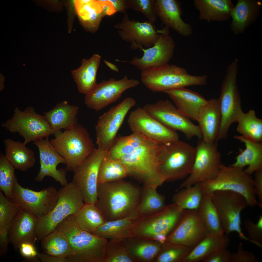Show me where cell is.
Instances as JSON below:
<instances>
[{
  "label": "cell",
  "mask_w": 262,
  "mask_h": 262,
  "mask_svg": "<svg viewBox=\"0 0 262 262\" xmlns=\"http://www.w3.org/2000/svg\"><path fill=\"white\" fill-rule=\"evenodd\" d=\"M78 110V106L70 105L65 101L45 112L44 116L54 133L61 129L69 130L77 124Z\"/></svg>",
  "instance_id": "f1b7e54d"
},
{
  "label": "cell",
  "mask_w": 262,
  "mask_h": 262,
  "mask_svg": "<svg viewBox=\"0 0 262 262\" xmlns=\"http://www.w3.org/2000/svg\"><path fill=\"white\" fill-rule=\"evenodd\" d=\"M105 64L111 70L116 72L118 71V69L116 66L108 61L106 60H104Z\"/></svg>",
  "instance_id": "91938a15"
},
{
  "label": "cell",
  "mask_w": 262,
  "mask_h": 262,
  "mask_svg": "<svg viewBox=\"0 0 262 262\" xmlns=\"http://www.w3.org/2000/svg\"><path fill=\"white\" fill-rule=\"evenodd\" d=\"M54 134L50 144L65 160L67 171L74 172L95 148L89 132L80 125Z\"/></svg>",
  "instance_id": "277c9868"
},
{
  "label": "cell",
  "mask_w": 262,
  "mask_h": 262,
  "mask_svg": "<svg viewBox=\"0 0 262 262\" xmlns=\"http://www.w3.org/2000/svg\"><path fill=\"white\" fill-rule=\"evenodd\" d=\"M37 257L42 262H68L66 258L56 257L44 253H38Z\"/></svg>",
  "instance_id": "9f6ffc18"
},
{
  "label": "cell",
  "mask_w": 262,
  "mask_h": 262,
  "mask_svg": "<svg viewBox=\"0 0 262 262\" xmlns=\"http://www.w3.org/2000/svg\"><path fill=\"white\" fill-rule=\"evenodd\" d=\"M128 176L126 167L120 160L112 159L106 154L99 167L98 185L121 180Z\"/></svg>",
  "instance_id": "8d00e7d4"
},
{
  "label": "cell",
  "mask_w": 262,
  "mask_h": 262,
  "mask_svg": "<svg viewBox=\"0 0 262 262\" xmlns=\"http://www.w3.org/2000/svg\"><path fill=\"white\" fill-rule=\"evenodd\" d=\"M1 126L11 132L18 133L24 139L25 145L54 133L44 116L37 113L31 106L24 111L16 106L12 117Z\"/></svg>",
  "instance_id": "30bf717a"
},
{
  "label": "cell",
  "mask_w": 262,
  "mask_h": 262,
  "mask_svg": "<svg viewBox=\"0 0 262 262\" xmlns=\"http://www.w3.org/2000/svg\"><path fill=\"white\" fill-rule=\"evenodd\" d=\"M167 28L160 34L158 39L152 47L140 50L143 55L140 58L136 57L130 61L117 60V61L128 62L142 71L151 67L163 66L167 64L172 57L175 47L173 38L169 35Z\"/></svg>",
  "instance_id": "ffe728a7"
},
{
  "label": "cell",
  "mask_w": 262,
  "mask_h": 262,
  "mask_svg": "<svg viewBox=\"0 0 262 262\" xmlns=\"http://www.w3.org/2000/svg\"><path fill=\"white\" fill-rule=\"evenodd\" d=\"M254 189L257 197L259 206L262 207V169L255 172Z\"/></svg>",
  "instance_id": "db71d44e"
},
{
  "label": "cell",
  "mask_w": 262,
  "mask_h": 262,
  "mask_svg": "<svg viewBox=\"0 0 262 262\" xmlns=\"http://www.w3.org/2000/svg\"><path fill=\"white\" fill-rule=\"evenodd\" d=\"M37 218L21 208L14 220L8 234L9 242L16 250L21 245L28 243L34 245L35 230Z\"/></svg>",
  "instance_id": "cb8c5ba5"
},
{
  "label": "cell",
  "mask_w": 262,
  "mask_h": 262,
  "mask_svg": "<svg viewBox=\"0 0 262 262\" xmlns=\"http://www.w3.org/2000/svg\"><path fill=\"white\" fill-rule=\"evenodd\" d=\"M139 84L138 80L129 79L126 76L118 80L113 78L103 80L85 95V104L89 108L96 111L102 110L116 101L125 90Z\"/></svg>",
  "instance_id": "ac0fdd59"
},
{
  "label": "cell",
  "mask_w": 262,
  "mask_h": 262,
  "mask_svg": "<svg viewBox=\"0 0 262 262\" xmlns=\"http://www.w3.org/2000/svg\"><path fill=\"white\" fill-rule=\"evenodd\" d=\"M191 172L178 189L212 179L217 174L221 163V154L217 142L209 143L198 139Z\"/></svg>",
  "instance_id": "7c38bea8"
},
{
  "label": "cell",
  "mask_w": 262,
  "mask_h": 262,
  "mask_svg": "<svg viewBox=\"0 0 262 262\" xmlns=\"http://www.w3.org/2000/svg\"><path fill=\"white\" fill-rule=\"evenodd\" d=\"M219 213L224 233L228 235L237 232L241 239L250 242L242 232L241 213L248 206L245 197L234 191H217L210 195Z\"/></svg>",
  "instance_id": "8fae6325"
},
{
  "label": "cell",
  "mask_w": 262,
  "mask_h": 262,
  "mask_svg": "<svg viewBox=\"0 0 262 262\" xmlns=\"http://www.w3.org/2000/svg\"><path fill=\"white\" fill-rule=\"evenodd\" d=\"M168 249L159 257L160 262H183L184 261L193 248L179 245L172 244Z\"/></svg>",
  "instance_id": "c3c4849f"
},
{
  "label": "cell",
  "mask_w": 262,
  "mask_h": 262,
  "mask_svg": "<svg viewBox=\"0 0 262 262\" xmlns=\"http://www.w3.org/2000/svg\"><path fill=\"white\" fill-rule=\"evenodd\" d=\"M178 110L189 118L196 121L200 108L208 100L197 92L181 88L166 91Z\"/></svg>",
  "instance_id": "d4e9b609"
},
{
  "label": "cell",
  "mask_w": 262,
  "mask_h": 262,
  "mask_svg": "<svg viewBox=\"0 0 262 262\" xmlns=\"http://www.w3.org/2000/svg\"><path fill=\"white\" fill-rule=\"evenodd\" d=\"M146 137L143 134L134 133L127 136H120L117 137L114 145L107 151L106 155L112 159H119L140 145Z\"/></svg>",
  "instance_id": "7bdbcfd3"
},
{
  "label": "cell",
  "mask_w": 262,
  "mask_h": 262,
  "mask_svg": "<svg viewBox=\"0 0 262 262\" xmlns=\"http://www.w3.org/2000/svg\"><path fill=\"white\" fill-rule=\"evenodd\" d=\"M136 103L134 98L127 97L99 117L95 127L98 148L107 151L114 145L126 115Z\"/></svg>",
  "instance_id": "5bb4252c"
},
{
  "label": "cell",
  "mask_w": 262,
  "mask_h": 262,
  "mask_svg": "<svg viewBox=\"0 0 262 262\" xmlns=\"http://www.w3.org/2000/svg\"><path fill=\"white\" fill-rule=\"evenodd\" d=\"M237 61L234 60L229 65L222 85L218 99L221 121L216 141L226 139L229 129L233 123L237 122L243 112L241 100L237 84Z\"/></svg>",
  "instance_id": "9c48e42d"
},
{
  "label": "cell",
  "mask_w": 262,
  "mask_h": 262,
  "mask_svg": "<svg viewBox=\"0 0 262 262\" xmlns=\"http://www.w3.org/2000/svg\"><path fill=\"white\" fill-rule=\"evenodd\" d=\"M66 237L70 246L68 262H104L107 239L81 229L75 215H70L57 226L55 230Z\"/></svg>",
  "instance_id": "7a4b0ae2"
},
{
  "label": "cell",
  "mask_w": 262,
  "mask_h": 262,
  "mask_svg": "<svg viewBox=\"0 0 262 262\" xmlns=\"http://www.w3.org/2000/svg\"><path fill=\"white\" fill-rule=\"evenodd\" d=\"M179 190L173 196V203L184 210L197 209L203 196L200 183Z\"/></svg>",
  "instance_id": "ab89813d"
},
{
  "label": "cell",
  "mask_w": 262,
  "mask_h": 262,
  "mask_svg": "<svg viewBox=\"0 0 262 262\" xmlns=\"http://www.w3.org/2000/svg\"><path fill=\"white\" fill-rule=\"evenodd\" d=\"M21 254L26 258L37 257L38 253L36 250L34 245L30 243L22 244L19 248Z\"/></svg>",
  "instance_id": "11a10c76"
},
{
  "label": "cell",
  "mask_w": 262,
  "mask_h": 262,
  "mask_svg": "<svg viewBox=\"0 0 262 262\" xmlns=\"http://www.w3.org/2000/svg\"><path fill=\"white\" fill-rule=\"evenodd\" d=\"M102 8V14L111 15L116 11L112 3L109 0H99Z\"/></svg>",
  "instance_id": "6f0895ef"
},
{
  "label": "cell",
  "mask_w": 262,
  "mask_h": 262,
  "mask_svg": "<svg viewBox=\"0 0 262 262\" xmlns=\"http://www.w3.org/2000/svg\"><path fill=\"white\" fill-rule=\"evenodd\" d=\"M197 209L210 235L219 236L224 235L219 213L210 196L203 194Z\"/></svg>",
  "instance_id": "836d02e7"
},
{
  "label": "cell",
  "mask_w": 262,
  "mask_h": 262,
  "mask_svg": "<svg viewBox=\"0 0 262 262\" xmlns=\"http://www.w3.org/2000/svg\"><path fill=\"white\" fill-rule=\"evenodd\" d=\"M133 260L126 247L124 239L115 238L108 241L104 262H131Z\"/></svg>",
  "instance_id": "bcb514c9"
},
{
  "label": "cell",
  "mask_w": 262,
  "mask_h": 262,
  "mask_svg": "<svg viewBox=\"0 0 262 262\" xmlns=\"http://www.w3.org/2000/svg\"><path fill=\"white\" fill-rule=\"evenodd\" d=\"M24 262H40L41 261L38 258V257L32 258H26L23 261Z\"/></svg>",
  "instance_id": "6125c7cd"
},
{
  "label": "cell",
  "mask_w": 262,
  "mask_h": 262,
  "mask_svg": "<svg viewBox=\"0 0 262 262\" xmlns=\"http://www.w3.org/2000/svg\"><path fill=\"white\" fill-rule=\"evenodd\" d=\"M139 216L136 210L124 218L106 221L98 227L93 234L107 239H124L128 237L130 228Z\"/></svg>",
  "instance_id": "1f68e13d"
},
{
  "label": "cell",
  "mask_w": 262,
  "mask_h": 262,
  "mask_svg": "<svg viewBox=\"0 0 262 262\" xmlns=\"http://www.w3.org/2000/svg\"><path fill=\"white\" fill-rule=\"evenodd\" d=\"M234 138L244 143L246 147L244 150H240L248 166L244 172L251 175L262 169V142H256L242 135L234 136Z\"/></svg>",
  "instance_id": "74e56055"
},
{
  "label": "cell",
  "mask_w": 262,
  "mask_h": 262,
  "mask_svg": "<svg viewBox=\"0 0 262 262\" xmlns=\"http://www.w3.org/2000/svg\"><path fill=\"white\" fill-rule=\"evenodd\" d=\"M256 256L252 252L245 250L242 244L239 243L237 252L231 254L229 262H257Z\"/></svg>",
  "instance_id": "816d5d0a"
},
{
  "label": "cell",
  "mask_w": 262,
  "mask_h": 262,
  "mask_svg": "<svg viewBox=\"0 0 262 262\" xmlns=\"http://www.w3.org/2000/svg\"><path fill=\"white\" fill-rule=\"evenodd\" d=\"M194 4L199 12L200 20L221 21L227 19L233 8L229 0H194Z\"/></svg>",
  "instance_id": "f546056e"
},
{
  "label": "cell",
  "mask_w": 262,
  "mask_h": 262,
  "mask_svg": "<svg viewBox=\"0 0 262 262\" xmlns=\"http://www.w3.org/2000/svg\"><path fill=\"white\" fill-rule=\"evenodd\" d=\"M101 60V57L99 55L94 54L89 59H82L80 66L71 71L72 76L80 93L85 95L98 84L96 76Z\"/></svg>",
  "instance_id": "484cf974"
},
{
  "label": "cell",
  "mask_w": 262,
  "mask_h": 262,
  "mask_svg": "<svg viewBox=\"0 0 262 262\" xmlns=\"http://www.w3.org/2000/svg\"><path fill=\"white\" fill-rule=\"evenodd\" d=\"M237 122V131L242 136L256 142H262V120L256 117L254 110L243 112Z\"/></svg>",
  "instance_id": "d590c367"
},
{
  "label": "cell",
  "mask_w": 262,
  "mask_h": 262,
  "mask_svg": "<svg viewBox=\"0 0 262 262\" xmlns=\"http://www.w3.org/2000/svg\"><path fill=\"white\" fill-rule=\"evenodd\" d=\"M161 144L147 137L139 146L118 159L128 176L142 181L144 186L156 188L165 181L158 159Z\"/></svg>",
  "instance_id": "3957f363"
},
{
  "label": "cell",
  "mask_w": 262,
  "mask_h": 262,
  "mask_svg": "<svg viewBox=\"0 0 262 262\" xmlns=\"http://www.w3.org/2000/svg\"><path fill=\"white\" fill-rule=\"evenodd\" d=\"M196 152V147L179 140L161 144L158 159L161 173L166 181L188 176L192 170Z\"/></svg>",
  "instance_id": "8992f818"
},
{
  "label": "cell",
  "mask_w": 262,
  "mask_h": 262,
  "mask_svg": "<svg viewBox=\"0 0 262 262\" xmlns=\"http://www.w3.org/2000/svg\"><path fill=\"white\" fill-rule=\"evenodd\" d=\"M185 210L174 203L165 207L162 215L143 228V234L154 237L158 234L166 235L179 222Z\"/></svg>",
  "instance_id": "83f0119b"
},
{
  "label": "cell",
  "mask_w": 262,
  "mask_h": 262,
  "mask_svg": "<svg viewBox=\"0 0 262 262\" xmlns=\"http://www.w3.org/2000/svg\"><path fill=\"white\" fill-rule=\"evenodd\" d=\"M47 152L49 166L54 175L53 179L63 187L66 185L68 183L66 177L67 171L66 169H57V166L59 164L66 165L65 160L52 147L50 141L48 145Z\"/></svg>",
  "instance_id": "7dc6e473"
},
{
  "label": "cell",
  "mask_w": 262,
  "mask_h": 262,
  "mask_svg": "<svg viewBox=\"0 0 262 262\" xmlns=\"http://www.w3.org/2000/svg\"><path fill=\"white\" fill-rule=\"evenodd\" d=\"M107 152L95 148L73 172L72 182L80 190L85 204L97 201L99 168Z\"/></svg>",
  "instance_id": "2e32d148"
},
{
  "label": "cell",
  "mask_w": 262,
  "mask_h": 262,
  "mask_svg": "<svg viewBox=\"0 0 262 262\" xmlns=\"http://www.w3.org/2000/svg\"><path fill=\"white\" fill-rule=\"evenodd\" d=\"M150 115L163 124L174 131L182 132L186 138H202L199 125L180 113L168 99L160 100L153 104L145 105L143 107Z\"/></svg>",
  "instance_id": "9a60e30c"
},
{
  "label": "cell",
  "mask_w": 262,
  "mask_h": 262,
  "mask_svg": "<svg viewBox=\"0 0 262 262\" xmlns=\"http://www.w3.org/2000/svg\"><path fill=\"white\" fill-rule=\"evenodd\" d=\"M245 227L248 233L250 242L260 247H262V216L260 215L256 224L249 219L244 222Z\"/></svg>",
  "instance_id": "f907efd6"
},
{
  "label": "cell",
  "mask_w": 262,
  "mask_h": 262,
  "mask_svg": "<svg viewBox=\"0 0 262 262\" xmlns=\"http://www.w3.org/2000/svg\"><path fill=\"white\" fill-rule=\"evenodd\" d=\"M178 224L168 238V244L194 248L209 235L198 209L185 210Z\"/></svg>",
  "instance_id": "d6986e66"
},
{
  "label": "cell",
  "mask_w": 262,
  "mask_h": 262,
  "mask_svg": "<svg viewBox=\"0 0 262 262\" xmlns=\"http://www.w3.org/2000/svg\"><path fill=\"white\" fill-rule=\"evenodd\" d=\"M181 6L177 0H155L156 15L165 26L187 37L192 34L193 30L191 25L184 22L181 17Z\"/></svg>",
  "instance_id": "7402d4cb"
},
{
  "label": "cell",
  "mask_w": 262,
  "mask_h": 262,
  "mask_svg": "<svg viewBox=\"0 0 262 262\" xmlns=\"http://www.w3.org/2000/svg\"><path fill=\"white\" fill-rule=\"evenodd\" d=\"M58 191V200L54 208L37 219L35 230L37 240L41 241L55 230L57 226L68 216L77 215L84 205L81 192L72 182Z\"/></svg>",
  "instance_id": "5b68a950"
},
{
  "label": "cell",
  "mask_w": 262,
  "mask_h": 262,
  "mask_svg": "<svg viewBox=\"0 0 262 262\" xmlns=\"http://www.w3.org/2000/svg\"><path fill=\"white\" fill-rule=\"evenodd\" d=\"M166 235L160 234L157 235L154 237L156 239L162 243H164L166 240Z\"/></svg>",
  "instance_id": "94428289"
},
{
  "label": "cell",
  "mask_w": 262,
  "mask_h": 262,
  "mask_svg": "<svg viewBox=\"0 0 262 262\" xmlns=\"http://www.w3.org/2000/svg\"><path fill=\"white\" fill-rule=\"evenodd\" d=\"M141 78L143 84L151 90L164 92L188 86L204 85L207 79L206 75H190L183 68L168 64L142 71Z\"/></svg>",
  "instance_id": "ba28073f"
},
{
  "label": "cell",
  "mask_w": 262,
  "mask_h": 262,
  "mask_svg": "<svg viewBox=\"0 0 262 262\" xmlns=\"http://www.w3.org/2000/svg\"><path fill=\"white\" fill-rule=\"evenodd\" d=\"M41 246L44 254L66 258L69 255L70 246L68 241L62 232L55 230L41 240Z\"/></svg>",
  "instance_id": "f35d334b"
},
{
  "label": "cell",
  "mask_w": 262,
  "mask_h": 262,
  "mask_svg": "<svg viewBox=\"0 0 262 262\" xmlns=\"http://www.w3.org/2000/svg\"><path fill=\"white\" fill-rule=\"evenodd\" d=\"M138 187L123 180L98 185L95 204L106 221L117 220L129 215L136 209L140 199Z\"/></svg>",
  "instance_id": "6da1fadb"
},
{
  "label": "cell",
  "mask_w": 262,
  "mask_h": 262,
  "mask_svg": "<svg viewBox=\"0 0 262 262\" xmlns=\"http://www.w3.org/2000/svg\"><path fill=\"white\" fill-rule=\"evenodd\" d=\"M229 240L226 236H219L209 235L194 247L185 258L183 262H197L217 250L227 248Z\"/></svg>",
  "instance_id": "d6a6232c"
},
{
  "label": "cell",
  "mask_w": 262,
  "mask_h": 262,
  "mask_svg": "<svg viewBox=\"0 0 262 262\" xmlns=\"http://www.w3.org/2000/svg\"><path fill=\"white\" fill-rule=\"evenodd\" d=\"M129 3L133 8L144 15L147 20L153 23L156 21L155 0H135L130 1Z\"/></svg>",
  "instance_id": "681fc988"
},
{
  "label": "cell",
  "mask_w": 262,
  "mask_h": 262,
  "mask_svg": "<svg viewBox=\"0 0 262 262\" xmlns=\"http://www.w3.org/2000/svg\"><path fill=\"white\" fill-rule=\"evenodd\" d=\"M11 201L38 218L50 212L58 200L59 191L53 186L36 191L22 186L16 178L12 189Z\"/></svg>",
  "instance_id": "4fadbf2b"
},
{
  "label": "cell",
  "mask_w": 262,
  "mask_h": 262,
  "mask_svg": "<svg viewBox=\"0 0 262 262\" xmlns=\"http://www.w3.org/2000/svg\"><path fill=\"white\" fill-rule=\"evenodd\" d=\"M74 3L78 15L85 24L90 27L97 25L102 14L99 0H76Z\"/></svg>",
  "instance_id": "b9f144b4"
},
{
  "label": "cell",
  "mask_w": 262,
  "mask_h": 262,
  "mask_svg": "<svg viewBox=\"0 0 262 262\" xmlns=\"http://www.w3.org/2000/svg\"><path fill=\"white\" fill-rule=\"evenodd\" d=\"M113 4L116 11L123 10L126 8L125 2L124 1L117 0H109Z\"/></svg>",
  "instance_id": "680465c9"
},
{
  "label": "cell",
  "mask_w": 262,
  "mask_h": 262,
  "mask_svg": "<svg viewBox=\"0 0 262 262\" xmlns=\"http://www.w3.org/2000/svg\"><path fill=\"white\" fill-rule=\"evenodd\" d=\"M4 142L5 156L15 169L25 172L34 166L36 162L35 153L23 142L7 139Z\"/></svg>",
  "instance_id": "4316f807"
},
{
  "label": "cell",
  "mask_w": 262,
  "mask_h": 262,
  "mask_svg": "<svg viewBox=\"0 0 262 262\" xmlns=\"http://www.w3.org/2000/svg\"><path fill=\"white\" fill-rule=\"evenodd\" d=\"M123 36L126 41L131 42L134 49L153 46L164 31L156 29L154 23L147 20L143 22L130 20L127 16L123 25Z\"/></svg>",
  "instance_id": "44dd1931"
},
{
  "label": "cell",
  "mask_w": 262,
  "mask_h": 262,
  "mask_svg": "<svg viewBox=\"0 0 262 262\" xmlns=\"http://www.w3.org/2000/svg\"><path fill=\"white\" fill-rule=\"evenodd\" d=\"M227 248L215 251L202 261L203 262H229L230 253Z\"/></svg>",
  "instance_id": "f5cc1de1"
},
{
  "label": "cell",
  "mask_w": 262,
  "mask_h": 262,
  "mask_svg": "<svg viewBox=\"0 0 262 262\" xmlns=\"http://www.w3.org/2000/svg\"><path fill=\"white\" fill-rule=\"evenodd\" d=\"M15 169L8 161L5 155L0 153V190L5 196L11 201L12 189L16 178L14 173Z\"/></svg>",
  "instance_id": "f6af8a7d"
},
{
  "label": "cell",
  "mask_w": 262,
  "mask_h": 262,
  "mask_svg": "<svg viewBox=\"0 0 262 262\" xmlns=\"http://www.w3.org/2000/svg\"><path fill=\"white\" fill-rule=\"evenodd\" d=\"M261 5L257 1L238 0L232 9L230 15L232 18V30L236 33L242 32L257 15L258 8Z\"/></svg>",
  "instance_id": "4dcf8cb0"
},
{
  "label": "cell",
  "mask_w": 262,
  "mask_h": 262,
  "mask_svg": "<svg viewBox=\"0 0 262 262\" xmlns=\"http://www.w3.org/2000/svg\"><path fill=\"white\" fill-rule=\"evenodd\" d=\"M20 205L7 198L0 190V237H8L10 228L21 209Z\"/></svg>",
  "instance_id": "60d3db41"
},
{
  "label": "cell",
  "mask_w": 262,
  "mask_h": 262,
  "mask_svg": "<svg viewBox=\"0 0 262 262\" xmlns=\"http://www.w3.org/2000/svg\"><path fill=\"white\" fill-rule=\"evenodd\" d=\"M156 188L144 186L142 197L136 208L139 215L157 211L164 207V197L157 192Z\"/></svg>",
  "instance_id": "ee69618b"
},
{
  "label": "cell",
  "mask_w": 262,
  "mask_h": 262,
  "mask_svg": "<svg viewBox=\"0 0 262 262\" xmlns=\"http://www.w3.org/2000/svg\"><path fill=\"white\" fill-rule=\"evenodd\" d=\"M196 121L203 140L209 143L216 141L220 127L221 116L218 99L212 98L200 109Z\"/></svg>",
  "instance_id": "603a6c76"
},
{
  "label": "cell",
  "mask_w": 262,
  "mask_h": 262,
  "mask_svg": "<svg viewBox=\"0 0 262 262\" xmlns=\"http://www.w3.org/2000/svg\"><path fill=\"white\" fill-rule=\"evenodd\" d=\"M75 217L81 229L92 234L106 221L100 210L94 204H84Z\"/></svg>",
  "instance_id": "e575fe53"
},
{
  "label": "cell",
  "mask_w": 262,
  "mask_h": 262,
  "mask_svg": "<svg viewBox=\"0 0 262 262\" xmlns=\"http://www.w3.org/2000/svg\"><path fill=\"white\" fill-rule=\"evenodd\" d=\"M133 133L143 134L160 144L179 140L178 133L164 125L143 108L131 112L127 119Z\"/></svg>",
  "instance_id": "e0dca14e"
},
{
  "label": "cell",
  "mask_w": 262,
  "mask_h": 262,
  "mask_svg": "<svg viewBox=\"0 0 262 262\" xmlns=\"http://www.w3.org/2000/svg\"><path fill=\"white\" fill-rule=\"evenodd\" d=\"M200 184L203 194L210 196L217 191H232L243 195L248 206L253 207L259 205L254 191V179L242 169L221 163L215 177Z\"/></svg>",
  "instance_id": "52a82bcc"
}]
</instances>
